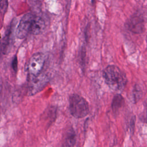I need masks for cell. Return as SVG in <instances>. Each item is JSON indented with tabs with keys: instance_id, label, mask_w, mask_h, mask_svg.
Instances as JSON below:
<instances>
[{
	"instance_id": "1",
	"label": "cell",
	"mask_w": 147,
	"mask_h": 147,
	"mask_svg": "<svg viewBox=\"0 0 147 147\" xmlns=\"http://www.w3.org/2000/svg\"><path fill=\"white\" fill-rule=\"evenodd\" d=\"M102 75L105 83L115 91H122L127 82L126 74L115 65H109L106 67Z\"/></svg>"
},
{
	"instance_id": "13",
	"label": "cell",
	"mask_w": 147,
	"mask_h": 147,
	"mask_svg": "<svg viewBox=\"0 0 147 147\" xmlns=\"http://www.w3.org/2000/svg\"><path fill=\"white\" fill-rule=\"evenodd\" d=\"M17 66H18V60H17V56H15L12 60V62H11V67H12V68L16 72L17 70Z\"/></svg>"
},
{
	"instance_id": "5",
	"label": "cell",
	"mask_w": 147,
	"mask_h": 147,
	"mask_svg": "<svg viewBox=\"0 0 147 147\" xmlns=\"http://www.w3.org/2000/svg\"><path fill=\"white\" fill-rule=\"evenodd\" d=\"M34 16L30 13L25 14L21 19L16 29V36L19 39L25 38L30 33L32 23Z\"/></svg>"
},
{
	"instance_id": "7",
	"label": "cell",
	"mask_w": 147,
	"mask_h": 147,
	"mask_svg": "<svg viewBox=\"0 0 147 147\" xmlns=\"http://www.w3.org/2000/svg\"><path fill=\"white\" fill-rule=\"evenodd\" d=\"M46 28L44 20L40 17L34 16L32 23L30 33L33 35H39L42 34Z\"/></svg>"
},
{
	"instance_id": "11",
	"label": "cell",
	"mask_w": 147,
	"mask_h": 147,
	"mask_svg": "<svg viewBox=\"0 0 147 147\" xmlns=\"http://www.w3.org/2000/svg\"><path fill=\"white\" fill-rule=\"evenodd\" d=\"M8 6L7 0H0V12L5 14Z\"/></svg>"
},
{
	"instance_id": "2",
	"label": "cell",
	"mask_w": 147,
	"mask_h": 147,
	"mask_svg": "<svg viewBox=\"0 0 147 147\" xmlns=\"http://www.w3.org/2000/svg\"><path fill=\"white\" fill-rule=\"evenodd\" d=\"M69 110L75 118H82L89 113V105L83 97L77 94H72L69 98Z\"/></svg>"
},
{
	"instance_id": "3",
	"label": "cell",
	"mask_w": 147,
	"mask_h": 147,
	"mask_svg": "<svg viewBox=\"0 0 147 147\" xmlns=\"http://www.w3.org/2000/svg\"><path fill=\"white\" fill-rule=\"evenodd\" d=\"M45 60L46 56L44 53L37 52L33 54L28 64L29 76H36L40 75L44 68Z\"/></svg>"
},
{
	"instance_id": "12",
	"label": "cell",
	"mask_w": 147,
	"mask_h": 147,
	"mask_svg": "<svg viewBox=\"0 0 147 147\" xmlns=\"http://www.w3.org/2000/svg\"><path fill=\"white\" fill-rule=\"evenodd\" d=\"M133 98L134 101L137 102V100H138L140 99V98H141V90H140V88L138 87H135L133 90Z\"/></svg>"
},
{
	"instance_id": "6",
	"label": "cell",
	"mask_w": 147,
	"mask_h": 147,
	"mask_svg": "<svg viewBox=\"0 0 147 147\" xmlns=\"http://www.w3.org/2000/svg\"><path fill=\"white\" fill-rule=\"evenodd\" d=\"M14 25L15 21L13 20L0 42V52L2 54H6L9 50L11 40V36L13 33V30L14 28Z\"/></svg>"
},
{
	"instance_id": "10",
	"label": "cell",
	"mask_w": 147,
	"mask_h": 147,
	"mask_svg": "<svg viewBox=\"0 0 147 147\" xmlns=\"http://www.w3.org/2000/svg\"><path fill=\"white\" fill-rule=\"evenodd\" d=\"M76 134L72 128L69 129L65 136L64 145L66 146H73L76 143Z\"/></svg>"
},
{
	"instance_id": "8",
	"label": "cell",
	"mask_w": 147,
	"mask_h": 147,
	"mask_svg": "<svg viewBox=\"0 0 147 147\" xmlns=\"http://www.w3.org/2000/svg\"><path fill=\"white\" fill-rule=\"evenodd\" d=\"M128 29L134 33H141L144 31L143 20L138 17H133L127 24Z\"/></svg>"
},
{
	"instance_id": "9",
	"label": "cell",
	"mask_w": 147,
	"mask_h": 147,
	"mask_svg": "<svg viewBox=\"0 0 147 147\" xmlns=\"http://www.w3.org/2000/svg\"><path fill=\"white\" fill-rule=\"evenodd\" d=\"M125 104V100L123 96L119 94H116L112 100L111 109L113 113L115 114L119 113V110L123 107Z\"/></svg>"
},
{
	"instance_id": "14",
	"label": "cell",
	"mask_w": 147,
	"mask_h": 147,
	"mask_svg": "<svg viewBox=\"0 0 147 147\" xmlns=\"http://www.w3.org/2000/svg\"><path fill=\"white\" fill-rule=\"evenodd\" d=\"M94 2H95V0H91V2H92V3H94Z\"/></svg>"
},
{
	"instance_id": "4",
	"label": "cell",
	"mask_w": 147,
	"mask_h": 147,
	"mask_svg": "<svg viewBox=\"0 0 147 147\" xmlns=\"http://www.w3.org/2000/svg\"><path fill=\"white\" fill-rule=\"evenodd\" d=\"M48 79L47 75L42 73L36 76H29L28 95H34L42 90L48 83Z\"/></svg>"
}]
</instances>
